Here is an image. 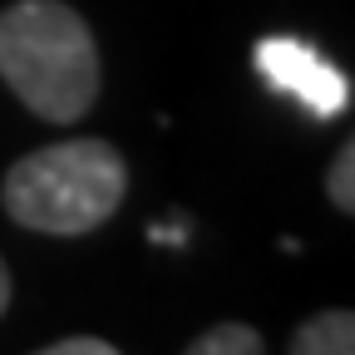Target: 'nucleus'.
Listing matches in <instances>:
<instances>
[{
    "instance_id": "nucleus-5",
    "label": "nucleus",
    "mask_w": 355,
    "mask_h": 355,
    "mask_svg": "<svg viewBox=\"0 0 355 355\" xmlns=\"http://www.w3.org/2000/svg\"><path fill=\"white\" fill-rule=\"evenodd\" d=\"M188 350H193V355H261L266 345H261V336H257L252 326H242V321H222V326L202 331Z\"/></svg>"
},
{
    "instance_id": "nucleus-8",
    "label": "nucleus",
    "mask_w": 355,
    "mask_h": 355,
    "mask_svg": "<svg viewBox=\"0 0 355 355\" xmlns=\"http://www.w3.org/2000/svg\"><path fill=\"white\" fill-rule=\"evenodd\" d=\"M6 306H10V272H6V261H0V316H6Z\"/></svg>"
},
{
    "instance_id": "nucleus-4",
    "label": "nucleus",
    "mask_w": 355,
    "mask_h": 355,
    "mask_svg": "<svg viewBox=\"0 0 355 355\" xmlns=\"http://www.w3.org/2000/svg\"><path fill=\"white\" fill-rule=\"evenodd\" d=\"M355 350V316L350 311H321L296 326L291 355H350Z\"/></svg>"
},
{
    "instance_id": "nucleus-2",
    "label": "nucleus",
    "mask_w": 355,
    "mask_h": 355,
    "mask_svg": "<svg viewBox=\"0 0 355 355\" xmlns=\"http://www.w3.org/2000/svg\"><path fill=\"white\" fill-rule=\"evenodd\" d=\"M128 188V163L104 139H69L25 153L6 173V212L30 232L79 237L114 217Z\"/></svg>"
},
{
    "instance_id": "nucleus-3",
    "label": "nucleus",
    "mask_w": 355,
    "mask_h": 355,
    "mask_svg": "<svg viewBox=\"0 0 355 355\" xmlns=\"http://www.w3.org/2000/svg\"><path fill=\"white\" fill-rule=\"evenodd\" d=\"M252 64L257 74L277 89V94H291L296 104H306L316 119H336L350 99V79L326 60L316 55L306 40H291V35H272L252 50Z\"/></svg>"
},
{
    "instance_id": "nucleus-6",
    "label": "nucleus",
    "mask_w": 355,
    "mask_h": 355,
    "mask_svg": "<svg viewBox=\"0 0 355 355\" xmlns=\"http://www.w3.org/2000/svg\"><path fill=\"white\" fill-rule=\"evenodd\" d=\"M326 193L340 212L355 207V144H340V153L331 163V178H326Z\"/></svg>"
},
{
    "instance_id": "nucleus-7",
    "label": "nucleus",
    "mask_w": 355,
    "mask_h": 355,
    "mask_svg": "<svg viewBox=\"0 0 355 355\" xmlns=\"http://www.w3.org/2000/svg\"><path fill=\"white\" fill-rule=\"evenodd\" d=\"M40 355H114V345H109V340H99V336H69V340L44 345Z\"/></svg>"
},
{
    "instance_id": "nucleus-1",
    "label": "nucleus",
    "mask_w": 355,
    "mask_h": 355,
    "mask_svg": "<svg viewBox=\"0 0 355 355\" xmlns=\"http://www.w3.org/2000/svg\"><path fill=\"white\" fill-rule=\"evenodd\" d=\"M0 79L50 123H74L99 99V50L79 10L60 0H15L0 10Z\"/></svg>"
}]
</instances>
